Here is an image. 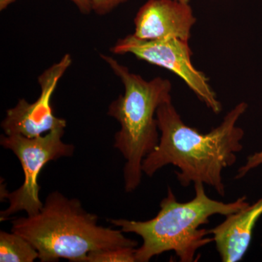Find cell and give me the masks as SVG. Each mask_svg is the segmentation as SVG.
<instances>
[{
	"instance_id": "10",
	"label": "cell",
	"mask_w": 262,
	"mask_h": 262,
	"mask_svg": "<svg viewBox=\"0 0 262 262\" xmlns=\"http://www.w3.org/2000/svg\"><path fill=\"white\" fill-rule=\"evenodd\" d=\"M39 258V253L29 241L21 235L0 232V261L33 262Z\"/></svg>"
},
{
	"instance_id": "6",
	"label": "cell",
	"mask_w": 262,
	"mask_h": 262,
	"mask_svg": "<svg viewBox=\"0 0 262 262\" xmlns=\"http://www.w3.org/2000/svg\"><path fill=\"white\" fill-rule=\"evenodd\" d=\"M110 51L116 55L130 53L151 64L170 71L182 79L213 113L217 115L222 112V103L208 79L193 65L189 41L179 39L145 40L130 34L119 39Z\"/></svg>"
},
{
	"instance_id": "1",
	"label": "cell",
	"mask_w": 262,
	"mask_h": 262,
	"mask_svg": "<svg viewBox=\"0 0 262 262\" xmlns=\"http://www.w3.org/2000/svg\"><path fill=\"white\" fill-rule=\"evenodd\" d=\"M247 108V103H239L220 125L202 134L184 123L172 101L160 105L157 111L159 144L143 160V173L151 177L164 166L173 165L179 168L175 173L183 187L201 182L225 196L222 172L236 163V153L244 148L241 141L244 131L237 123Z\"/></svg>"
},
{
	"instance_id": "9",
	"label": "cell",
	"mask_w": 262,
	"mask_h": 262,
	"mask_svg": "<svg viewBox=\"0 0 262 262\" xmlns=\"http://www.w3.org/2000/svg\"><path fill=\"white\" fill-rule=\"evenodd\" d=\"M261 215L262 198L254 204L227 215L225 222L208 230L222 261L237 262L244 257Z\"/></svg>"
},
{
	"instance_id": "3",
	"label": "cell",
	"mask_w": 262,
	"mask_h": 262,
	"mask_svg": "<svg viewBox=\"0 0 262 262\" xmlns=\"http://www.w3.org/2000/svg\"><path fill=\"white\" fill-rule=\"evenodd\" d=\"M195 195L186 203L177 201L168 187L167 195L160 202V210L155 218L144 222L112 219V225L125 233L140 236L143 244L136 248V261L148 262L155 256L173 251L182 262L196 261L198 250L213 241L208 230L201 229L209 223L213 215H227L249 206L247 196L225 203L211 199L206 194L204 184L194 183Z\"/></svg>"
},
{
	"instance_id": "11",
	"label": "cell",
	"mask_w": 262,
	"mask_h": 262,
	"mask_svg": "<svg viewBox=\"0 0 262 262\" xmlns=\"http://www.w3.org/2000/svg\"><path fill=\"white\" fill-rule=\"evenodd\" d=\"M136 248L123 247L90 252L83 262H136Z\"/></svg>"
},
{
	"instance_id": "8",
	"label": "cell",
	"mask_w": 262,
	"mask_h": 262,
	"mask_svg": "<svg viewBox=\"0 0 262 262\" xmlns=\"http://www.w3.org/2000/svg\"><path fill=\"white\" fill-rule=\"evenodd\" d=\"M196 21L189 3L179 0H148L136 13L133 34L145 40L189 41Z\"/></svg>"
},
{
	"instance_id": "2",
	"label": "cell",
	"mask_w": 262,
	"mask_h": 262,
	"mask_svg": "<svg viewBox=\"0 0 262 262\" xmlns=\"http://www.w3.org/2000/svg\"><path fill=\"white\" fill-rule=\"evenodd\" d=\"M98 217L84 209L79 200L55 191L37 214L12 221L11 232L29 241L42 262L66 258L83 262L90 252L138 246L121 230L98 225Z\"/></svg>"
},
{
	"instance_id": "12",
	"label": "cell",
	"mask_w": 262,
	"mask_h": 262,
	"mask_svg": "<svg viewBox=\"0 0 262 262\" xmlns=\"http://www.w3.org/2000/svg\"><path fill=\"white\" fill-rule=\"evenodd\" d=\"M127 0H91L93 11L96 14L104 15L113 11L119 5L126 3Z\"/></svg>"
},
{
	"instance_id": "14",
	"label": "cell",
	"mask_w": 262,
	"mask_h": 262,
	"mask_svg": "<svg viewBox=\"0 0 262 262\" xmlns=\"http://www.w3.org/2000/svg\"><path fill=\"white\" fill-rule=\"evenodd\" d=\"M82 14H89L93 11L91 0H71Z\"/></svg>"
},
{
	"instance_id": "7",
	"label": "cell",
	"mask_w": 262,
	"mask_h": 262,
	"mask_svg": "<svg viewBox=\"0 0 262 262\" xmlns=\"http://www.w3.org/2000/svg\"><path fill=\"white\" fill-rule=\"evenodd\" d=\"M72 63L70 55L65 54L58 63L39 76L37 80L41 89L39 98L32 103L21 98L14 107L7 111L1 123L5 135L34 138L55 129L65 128L67 121L53 114L51 98L58 81Z\"/></svg>"
},
{
	"instance_id": "16",
	"label": "cell",
	"mask_w": 262,
	"mask_h": 262,
	"mask_svg": "<svg viewBox=\"0 0 262 262\" xmlns=\"http://www.w3.org/2000/svg\"><path fill=\"white\" fill-rule=\"evenodd\" d=\"M179 1L182 2V3H189L190 0H179Z\"/></svg>"
},
{
	"instance_id": "5",
	"label": "cell",
	"mask_w": 262,
	"mask_h": 262,
	"mask_svg": "<svg viewBox=\"0 0 262 262\" xmlns=\"http://www.w3.org/2000/svg\"><path fill=\"white\" fill-rule=\"evenodd\" d=\"M64 128H57L46 135L28 138L22 135H2L0 144L10 149L18 158L23 168V184L16 190L8 192L2 189L1 200L7 199L9 206L0 213V221L8 220L19 211H26L27 215L37 214L44 203L39 198L40 187L38 177L48 162L64 157H71L75 146L62 140Z\"/></svg>"
},
{
	"instance_id": "15",
	"label": "cell",
	"mask_w": 262,
	"mask_h": 262,
	"mask_svg": "<svg viewBox=\"0 0 262 262\" xmlns=\"http://www.w3.org/2000/svg\"><path fill=\"white\" fill-rule=\"evenodd\" d=\"M15 0H0V10L3 11L6 9L12 3H14Z\"/></svg>"
},
{
	"instance_id": "13",
	"label": "cell",
	"mask_w": 262,
	"mask_h": 262,
	"mask_svg": "<svg viewBox=\"0 0 262 262\" xmlns=\"http://www.w3.org/2000/svg\"><path fill=\"white\" fill-rule=\"evenodd\" d=\"M262 164V151L260 152L254 153L252 155L248 157L247 162L245 164L244 166L241 167L237 170V176L235 177L236 179L244 178L252 169L259 166Z\"/></svg>"
},
{
	"instance_id": "4",
	"label": "cell",
	"mask_w": 262,
	"mask_h": 262,
	"mask_svg": "<svg viewBox=\"0 0 262 262\" xmlns=\"http://www.w3.org/2000/svg\"><path fill=\"white\" fill-rule=\"evenodd\" d=\"M100 56L124 86V94L110 103L107 115L120 125L115 134L114 147L125 158L124 187L125 192L130 193L140 185L143 160L159 144L157 111L160 105L172 101V84L161 77L144 80L113 57Z\"/></svg>"
}]
</instances>
